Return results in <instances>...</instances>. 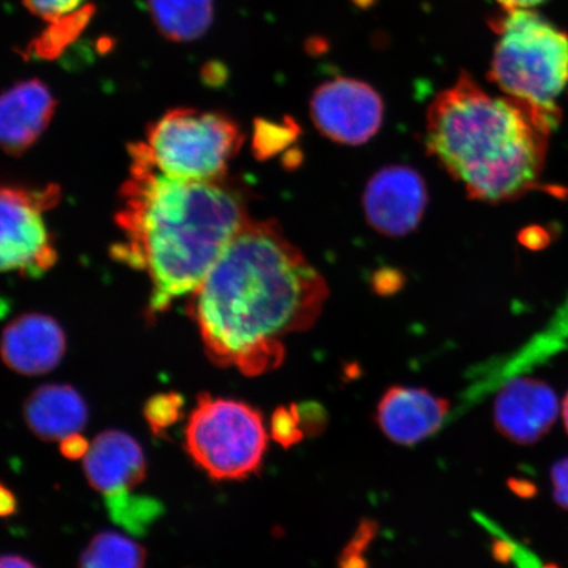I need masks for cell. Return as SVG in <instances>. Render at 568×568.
Wrapping results in <instances>:
<instances>
[{
	"mask_svg": "<svg viewBox=\"0 0 568 568\" xmlns=\"http://www.w3.org/2000/svg\"><path fill=\"white\" fill-rule=\"evenodd\" d=\"M449 414L450 403L444 397L424 388L396 386L383 395L376 422L390 442L415 445L435 435Z\"/></svg>",
	"mask_w": 568,
	"mask_h": 568,
	"instance_id": "obj_12",
	"label": "cell"
},
{
	"mask_svg": "<svg viewBox=\"0 0 568 568\" xmlns=\"http://www.w3.org/2000/svg\"><path fill=\"white\" fill-rule=\"evenodd\" d=\"M428 194L420 174L406 166H390L368 182L364 207L374 230L403 236L422 222Z\"/></svg>",
	"mask_w": 568,
	"mask_h": 568,
	"instance_id": "obj_9",
	"label": "cell"
},
{
	"mask_svg": "<svg viewBox=\"0 0 568 568\" xmlns=\"http://www.w3.org/2000/svg\"><path fill=\"white\" fill-rule=\"evenodd\" d=\"M83 470L98 493L106 495L118 489H133L146 478L145 453L128 433L106 430L90 445Z\"/></svg>",
	"mask_w": 568,
	"mask_h": 568,
	"instance_id": "obj_14",
	"label": "cell"
},
{
	"mask_svg": "<svg viewBox=\"0 0 568 568\" xmlns=\"http://www.w3.org/2000/svg\"><path fill=\"white\" fill-rule=\"evenodd\" d=\"M82 2L83 0H23L28 10L49 23L77 11Z\"/></svg>",
	"mask_w": 568,
	"mask_h": 568,
	"instance_id": "obj_22",
	"label": "cell"
},
{
	"mask_svg": "<svg viewBox=\"0 0 568 568\" xmlns=\"http://www.w3.org/2000/svg\"><path fill=\"white\" fill-rule=\"evenodd\" d=\"M184 399L178 393L155 394L145 403L144 414L149 429L155 437H165V433L182 420Z\"/></svg>",
	"mask_w": 568,
	"mask_h": 568,
	"instance_id": "obj_20",
	"label": "cell"
},
{
	"mask_svg": "<svg viewBox=\"0 0 568 568\" xmlns=\"http://www.w3.org/2000/svg\"><path fill=\"white\" fill-rule=\"evenodd\" d=\"M95 7L88 4L69 13L51 24L28 45L26 55L30 59L55 60L74 42L94 17Z\"/></svg>",
	"mask_w": 568,
	"mask_h": 568,
	"instance_id": "obj_18",
	"label": "cell"
},
{
	"mask_svg": "<svg viewBox=\"0 0 568 568\" xmlns=\"http://www.w3.org/2000/svg\"><path fill=\"white\" fill-rule=\"evenodd\" d=\"M90 450V444L81 432L71 433L60 442V453L69 460L84 459Z\"/></svg>",
	"mask_w": 568,
	"mask_h": 568,
	"instance_id": "obj_25",
	"label": "cell"
},
{
	"mask_svg": "<svg viewBox=\"0 0 568 568\" xmlns=\"http://www.w3.org/2000/svg\"><path fill=\"white\" fill-rule=\"evenodd\" d=\"M23 415L34 436L45 443H55L87 426L89 407L74 387L45 385L28 396Z\"/></svg>",
	"mask_w": 568,
	"mask_h": 568,
	"instance_id": "obj_15",
	"label": "cell"
},
{
	"mask_svg": "<svg viewBox=\"0 0 568 568\" xmlns=\"http://www.w3.org/2000/svg\"><path fill=\"white\" fill-rule=\"evenodd\" d=\"M0 568H38L30 560L19 556L0 557Z\"/></svg>",
	"mask_w": 568,
	"mask_h": 568,
	"instance_id": "obj_28",
	"label": "cell"
},
{
	"mask_svg": "<svg viewBox=\"0 0 568 568\" xmlns=\"http://www.w3.org/2000/svg\"><path fill=\"white\" fill-rule=\"evenodd\" d=\"M558 412V397L548 383L517 378L507 382L496 395L495 426L508 442L532 445L548 435Z\"/></svg>",
	"mask_w": 568,
	"mask_h": 568,
	"instance_id": "obj_10",
	"label": "cell"
},
{
	"mask_svg": "<svg viewBox=\"0 0 568 568\" xmlns=\"http://www.w3.org/2000/svg\"><path fill=\"white\" fill-rule=\"evenodd\" d=\"M504 9V11L514 10H528L530 7H535L546 2V0H497Z\"/></svg>",
	"mask_w": 568,
	"mask_h": 568,
	"instance_id": "obj_27",
	"label": "cell"
},
{
	"mask_svg": "<svg viewBox=\"0 0 568 568\" xmlns=\"http://www.w3.org/2000/svg\"><path fill=\"white\" fill-rule=\"evenodd\" d=\"M267 444L258 409L225 397L197 396L184 429V447L210 478L241 480L258 473Z\"/></svg>",
	"mask_w": 568,
	"mask_h": 568,
	"instance_id": "obj_6",
	"label": "cell"
},
{
	"mask_svg": "<svg viewBox=\"0 0 568 568\" xmlns=\"http://www.w3.org/2000/svg\"><path fill=\"white\" fill-rule=\"evenodd\" d=\"M272 437L284 449L303 442L305 437L300 408L293 404L290 407H280L272 417Z\"/></svg>",
	"mask_w": 568,
	"mask_h": 568,
	"instance_id": "obj_21",
	"label": "cell"
},
{
	"mask_svg": "<svg viewBox=\"0 0 568 568\" xmlns=\"http://www.w3.org/2000/svg\"><path fill=\"white\" fill-rule=\"evenodd\" d=\"M243 144L229 116L191 109L169 111L136 146L154 169L173 180L217 182Z\"/></svg>",
	"mask_w": 568,
	"mask_h": 568,
	"instance_id": "obj_5",
	"label": "cell"
},
{
	"mask_svg": "<svg viewBox=\"0 0 568 568\" xmlns=\"http://www.w3.org/2000/svg\"><path fill=\"white\" fill-rule=\"evenodd\" d=\"M131 489H118L105 495L106 508L112 520L122 525L134 535H144L148 528L158 520L162 507L158 500L145 496L131 495Z\"/></svg>",
	"mask_w": 568,
	"mask_h": 568,
	"instance_id": "obj_19",
	"label": "cell"
},
{
	"mask_svg": "<svg viewBox=\"0 0 568 568\" xmlns=\"http://www.w3.org/2000/svg\"><path fill=\"white\" fill-rule=\"evenodd\" d=\"M382 99L367 83L336 78L317 88L311 115L324 136L344 145H361L375 136L383 120Z\"/></svg>",
	"mask_w": 568,
	"mask_h": 568,
	"instance_id": "obj_8",
	"label": "cell"
},
{
	"mask_svg": "<svg viewBox=\"0 0 568 568\" xmlns=\"http://www.w3.org/2000/svg\"><path fill=\"white\" fill-rule=\"evenodd\" d=\"M55 99L39 80L19 82L0 95V148L19 155L30 149L54 115Z\"/></svg>",
	"mask_w": 568,
	"mask_h": 568,
	"instance_id": "obj_13",
	"label": "cell"
},
{
	"mask_svg": "<svg viewBox=\"0 0 568 568\" xmlns=\"http://www.w3.org/2000/svg\"><path fill=\"white\" fill-rule=\"evenodd\" d=\"M60 191L0 187V273L38 276L54 265L57 252L44 212Z\"/></svg>",
	"mask_w": 568,
	"mask_h": 568,
	"instance_id": "obj_7",
	"label": "cell"
},
{
	"mask_svg": "<svg viewBox=\"0 0 568 568\" xmlns=\"http://www.w3.org/2000/svg\"><path fill=\"white\" fill-rule=\"evenodd\" d=\"M18 499L9 487L0 481V518L11 517L17 514Z\"/></svg>",
	"mask_w": 568,
	"mask_h": 568,
	"instance_id": "obj_26",
	"label": "cell"
},
{
	"mask_svg": "<svg viewBox=\"0 0 568 568\" xmlns=\"http://www.w3.org/2000/svg\"><path fill=\"white\" fill-rule=\"evenodd\" d=\"M300 408L305 436H315L323 432L326 424V412L317 403H304Z\"/></svg>",
	"mask_w": 568,
	"mask_h": 568,
	"instance_id": "obj_23",
	"label": "cell"
},
{
	"mask_svg": "<svg viewBox=\"0 0 568 568\" xmlns=\"http://www.w3.org/2000/svg\"><path fill=\"white\" fill-rule=\"evenodd\" d=\"M497 42L489 80L507 97L545 110L568 84V34L539 13L506 11L493 23Z\"/></svg>",
	"mask_w": 568,
	"mask_h": 568,
	"instance_id": "obj_4",
	"label": "cell"
},
{
	"mask_svg": "<svg viewBox=\"0 0 568 568\" xmlns=\"http://www.w3.org/2000/svg\"><path fill=\"white\" fill-rule=\"evenodd\" d=\"M146 551L118 531L98 532L84 549L80 568H145Z\"/></svg>",
	"mask_w": 568,
	"mask_h": 568,
	"instance_id": "obj_17",
	"label": "cell"
},
{
	"mask_svg": "<svg viewBox=\"0 0 568 568\" xmlns=\"http://www.w3.org/2000/svg\"><path fill=\"white\" fill-rule=\"evenodd\" d=\"M542 568H559L557 565H548V566H545Z\"/></svg>",
	"mask_w": 568,
	"mask_h": 568,
	"instance_id": "obj_31",
	"label": "cell"
},
{
	"mask_svg": "<svg viewBox=\"0 0 568 568\" xmlns=\"http://www.w3.org/2000/svg\"><path fill=\"white\" fill-rule=\"evenodd\" d=\"M552 495L559 507L568 510V457L551 468Z\"/></svg>",
	"mask_w": 568,
	"mask_h": 568,
	"instance_id": "obj_24",
	"label": "cell"
},
{
	"mask_svg": "<svg viewBox=\"0 0 568 568\" xmlns=\"http://www.w3.org/2000/svg\"><path fill=\"white\" fill-rule=\"evenodd\" d=\"M564 422H565V426H566V430L568 433V393L565 397V402H564Z\"/></svg>",
	"mask_w": 568,
	"mask_h": 568,
	"instance_id": "obj_30",
	"label": "cell"
},
{
	"mask_svg": "<svg viewBox=\"0 0 568 568\" xmlns=\"http://www.w3.org/2000/svg\"><path fill=\"white\" fill-rule=\"evenodd\" d=\"M148 9L159 31L175 42L202 38L213 20V0H148Z\"/></svg>",
	"mask_w": 568,
	"mask_h": 568,
	"instance_id": "obj_16",
	"label": "cell"
},
{
	"mask_svg": "<svg viewBox=\"0 0 568 568\" xmlns=\"http://www.w3.org/2000/svg\"><path fill=\"white\" fill-rule=\"evenodd\" d=\"M65 351V333L54 318L45 315L31 314L13 320L0 339V357L7 367L21 375L54 371Z\"/></svg>",
	"mask_w": 568,
	"mask_h": 568,
	"instance_id": "obj_11",
	"label": "cell"
},
{
	"mask_svg": "<svg viewBox=\"0 0 568 568\" xmlns=\"http://www.w3.org/2000/svg\"><path fill=\"white\" fill-rule=\"evenodd\" d=\"M559 110L493 97L468 74L438 94L426 115L433 158L477 201H514L538 186Z\"/></svg>",
	"mask_w": 568,
	"mask_h": 568,
	"instance_id": "obj_3",
	"label": "cell"
},
{
	"mask_svg": "<svg viewBox=\"0 0 568 568\" xmlns=\"http://www.w3.org/2000/svg\"><path fill=\"white\" fill-rule=\"evenodd\" d=\"M131 158V175L116 215L123 241L113 254L148 274L149 305L160 314L178 297L194 294L247 222L246 205L222 181L187 182L163 175L136 145Z\"/></svg>",
	"mask_w": 568,
	"mask_h": 568,
	"instance_id": "obj_2",
	"label": "cell"
},
{
	"mask_svg": "<svg viewBox=\"0 0 568 568\" xmlns=\"http://www.w3.org/2000/svg\"><path fill=\"white\" fill-rule=\"evenodd\" d=\"M510 487H513L514 491L518 495L528 496L535 494V486L528 485L527 481L515 480Z\"/></svg>",
	"mask_w": 568,
	"mask_h": 568,
	"instance_id": "obj_29",
	"label": "cell"
},
{
	"mask_svg": "<svg viewBox=\"0 0 568 568\" xmlns=\"http://www.w3.org/2000/svg\"><path fill=\"white\" fill-rule=\"evenodd\" d=\"M193 295L213 364L258 376L282 365L284 337L316 323L328 286L276 223L247 220Z\"/></svg>",
	"mask_w": 568,
	"mask_h": 568,
	"instance_id": "obj_1",
	"label": "cell"
}]
</instances>
